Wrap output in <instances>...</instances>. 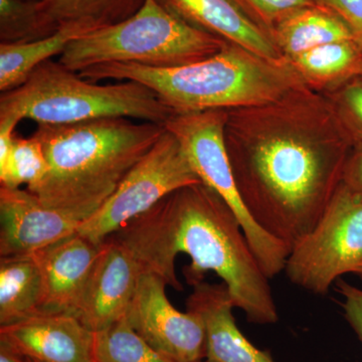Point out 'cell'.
<instances>
[{"instance_id":"1","label":"cell","mask_w":362,"mask_h":362,"mask_svg":"<svg viewBox=\"0 0 362 362\" xmlns=\"http://www.w3.org/2000/svg\"><path fill=\"white\" fill-rule=\"evenodd\" d=\"M112 235L132 252L142 272L158 276L176 291L183 290L175 272L176 256L183 252L192 259L183 269L187 284L194 287L213 271L249 322H277L270 279L235 214L204 183L176 190Z\"/></svg>"},{"instance_id":"2","label":"cell","mask_w":362,"mask_h":362,"mask_svg":"<svg viewBox=\"0 0 362 362\" xmlns=\"http://www.w3.org/2000/svg\"><path fill=\"white\" fill-rule=\"evenodd\" d=\"M230 156L235 182L259 228L292 249L320 218L339 183L341 149L274 134Z\"/></svg>"},{"instance_id":"3","label":"cell","mask_w":362,"mask_h":362,"mask_svg":"<svg viewBox=\"0 0 362 362\" xmlns=\"http://www.w3.org/2000/svg\"><path fill=\"white\" fill-rule=\"evenodd\" d=\"M164 131L161 124L124 117L39 124L33 135L44 147L49 169L26 189L45 206L82 223L108 201Z\"/></svg>"},{"instance_id":"4","label":"cell","mask_w":362,"mask_h":362,"mask_svg":"<svg viewBox=\"0 0 362 362\" xmlns=\"http://www.w3.org/2000/svg\"><path fill=\"white\" fill-rule=\"evenodd\" d=\"M78 74L93 83H140L153 90L173 114L271 104L287 94L299 78L291 66L267 61L228 42L213 56L187 65L156 68L111 63Z\"/></svg>"},{"instance_id":"5","label":"cell","mask_w":362,"mask_h":362,"mask_svg":"<svg viewBox=\"0 0 362 362\" xmlns=\"http://www.w3.org/2000/svg\"><path fill=\"white\" fill-rule=\"evenodd\" d=\"M173 115L146 86L133 81L98 85L52 59L0 97V127L16 128L25 119L64 125L113 117L164 125Z\"/></svg>"},{"instance_id":"6","label":"cell","mask_w":362,"mask_h":362,"mask_svg":"<svg viewBox=\"0 0 362 362\" xmlns=\"http://www.w3.org/2000/svg\"><path fill=\"white\" fill-rule=\"evenodd\" d=\"M226 42L190 25L160 0H144L127 20L97 28L71 42L59 62L76 73L111 63L166 68L209 58Z\"/></svg>"},{"instance_id":"7","label":"cell","mask_w":362,"mask_h":362,"mask_svg":"<svg viewBox=\"0 0 362 362\" xmlns=\"http://www.w3.org/2000/svg\"><path fill=\"white\" fill-rule=\"evenodd\" d=\"M226 120L223 110L175 114L164 127L180 141L202 182L220 195L235 214L255 256L271 280L284 271L291 249L259 228L247 211L228 156Z\"/></svg>"},{"instance_id":"8","label":"cell","mask_w":362,"mask_h":362,"mask_svg":"<svg viewBox=\"0 0 362 362\" xmlns=\"http://www.w3.org/2000/svg\"><path fill=\"white\" fill-rule=\"evenodd\" d=\"M362 264V194L341 182L313 228L292 247L284 272L293 284L324 295Z\"/></svg>"},{"instance_id":"9","label":"cell","mask_w":362,"mask_h":362,"mask_svg":"<svg viewBox=\"0 0 362 362\" xmlns=\"http://www.w3.org/2000/svg\"><path fill=\"white\" fill-rule=\"evenodd\" d=\"M197 183L202 181L180 141L165 129L108 201L97 213L80 223L77 232L95 244H102L164 197Z\"/></svg>"},{"instance_id":"10","label":"cell","mask_w":362,"mask_h":362,"mask_svg":"<svg viewBox=\"0 0 362 362\" xmlns=\"http://www.w3.org/2000/svg\"><path fill=\"white\" fill-rule=\"evenodd\" d=\"M166 283L149 272L138 280L126 318L133 329L154 349L173 362L206 358L204 321L194 311H178L166 296Z\"/></svg>"},{"instance_id":"11","label":"cell","mask_w":362,"mask_h":362,"mask_svg":"<svg viewBox=\"0 0 362 362\" xmlns=\"http://www.w3.org/2000/svg\"><path fill=\"white\" fill-rule=\"evenodd\" d=\"M142 270L137 259L114 235L102 243L74 316L98 332L127 314Z\"/></svg>"},{"instance_id":"12","label":"cell","mask_w":362,"mask_h":362,"mask_svg":"<svg viewBox=\"0 0 362 362\" xmlns=\"http://www.w3.org/2000/svg\"><path fill=\"white\" fill-rule=\"evenodd\" d=\"M0 257L33 255L77 232L80 221L21 188L0 187Z\"/></svg>"},{"instance_id":"13","label":"cell","mask_w":362,"mask_h":362,"mask_svg":"<svg viewBox=\"0 0 362 362\" xmlns=\"http://www.w3.org/2000/svg\"><path fill=\"white\" fill-rule=\"evenodd\" d=\"M0 340L40 362H97L94 332L71 314L40 313L0 326Z\"/></svg>"},{"instance_id":"14","label":"cell","mask_w":362,"mask_h":362,"mask_svg":"<svg viewBox=\"0 0 362 362\" xmlns=\"http://www.w3.org/2000/svg\"><path fill=\"white\" fill-rule=\"evenodd\" d=\"M101 246L76 232L33 254L42 276V313L75 314Z\"/></svg>"},{"instance_id":"15","label":"cell","mask_w":362,"mask_h":362,"mask_svg":"<svg viewBox=\"0 0 362 362\" xmlns=\"http://www.w3.org/2000/svg\"><path fill=\"white\" fill-rule=\"evenodd\" d=\"M187 305L188 311L199 314L204 321L206 362H276L240 332L233 314L235 305L223 283L202 281L194 286Z\"/></svg>"},{"instance_id":"16","label":"cell","mask_w":362,"mask_h":362,"mask_svg":"<svg viewBox=\"0 0 362 362\" xmlns=\"http://www.w3.org/2000/svg\"><path fill=\"white\" fill-rule=\"evenodd\" d=\"M164 6L204 32L273 63L280 49L235 0H160Z\"/></svg>"},{"instance_id":"17","label":"cell","mask_w":362,"mask_h":362,"mask_svg":"<svg viewBox=\"0 0 362 362\" xmlns=\"http://www.w3.org/2000/svg\"><path fill=\"white\" fill-rule=\"evenodd\" d=\"M102 28L90 21H71L42 39L0 44V90L18 87L45 62L62 54L76 40Z\"/></svg>"},{"instance_id":"18","label":"cell","mask_w":362,"mask_h":362,"mask_svg":"<svg viewBox=\"0 0 362 362\" xmlns=\"http://www.w3.org/2000/svg\"><path fill=\"white\" fill-rule=\"evenodd\" d=\"M42 272L35 255L0 259V326L42 313Z\"/></svg>"},{"instance_id":"19","label":"cell","mask_w":362,"mask_h":362,"mask_svg":"<svg viewBox=\"0 0 362 362\" xmlns=\"http://www.w3.org/2000/svg\"><path fill=\"white\" fill-rule=\"evenodd\" d=\"M274 39L288 58L330 42L356 40L339 16L318 4L299 9L279 21Z\"/></svg>"},{"instance_id":"20","label":"cell","mask_w":362,"mask_h":362,"mask_svg":"<svg viewBox=\"0 0 362 362\" xmlns=\"http://www.w3.org/2000/svg\"><path fill=\"white\" fill-rule=\"evenodd\" d=\"M298 77L314 85H337L362 75V47L356 40H339L289 58Z\"/></svg>"},{"instance_id":"21","label":"cell","mask_w":362,"mask_h":362,"mask_svg":"<svg viewBox=\"0 0 362 362\" xmlns=\"http://www.w3.org/2000/svg\"><path fill=\"white\" fill-rule=\"evenodd\" d=\"M144 0H37L35 1L45 32L51 35L71 21H90L100 26L127 20Z\"/></svg>"},{"instance_id":"22","label":"cell","mask_w":362,"mask_h":362,"mask_svg":"<svg viewBox=\"0 0 362 362\" xmlns=\"http://www.w3.org/2000/svg\"><path fill=\"white\" fill-rule=\"evenodd\" d=\"M16 128H0V187H35L47 175L49 164L35 136L18 137Z\"/></svg>"},{"instance_id":"23","label":"cell","mask_w":362,"mask_h":362,"mask_svg":"<svg viewBox=\"0 0 362 362\" xmlns=\"http://www.w3.org/2000/svg\"><path fill=\"white\" fill-rule=\"evenodd\" d=\"M94 352L97 362H173L145 341L126 316L94 332Z\"/></svg>"},{"instance_id":"24","label":"cell","mask_w":362,"mask_h":362,"mask_svg":"<svg viewBox=\"0 0 362 362\" xmlns=\"http://www.w3.org/2000/svg\"><path fill=\"white\" fill-rule=\"evenodd\" d=\"M45 32L35 1L0 0V40L1 42H25L42 39Z\"/></svg>"},{"instance_id":"25","label":"cell","mask_w":362,"mask_h":362,"mask_svg":"<svg viewBox=\"0 0 362 362\" xmlns=\"http://www.w3.org/2000/svg\"><path fill=\"white\" fill-rule=\"evenodd\" d=\"M340 115L356 143H362V76L345 83L339 95Z\"/></svg>"},{"instance_id":"26","label":"cell","mask_w":362,"mask_h":362,"mask_svg":"<svg viewBox=\"0 0 362 362\" xmlns=\"http://www.w3.org/2000/svg\"><path fill=\"white\" fill-rule=\"evenodd\" d=\"M266 23L277 25L286 16L305 8L316 6L315 0H244Z\"/></svg>"},{"instance_id":"27","label":"cell","mask_w":362,"mask_h":362,"mask_svg":"<svg viewBox=\"0 0 362 362\" xmlns=\"http://www.w3.org/2000/svg\"><path fill=\"white\" fill-rule=\"evenodd\" d=\"M339 16L362 47V0H315Z\"/></svg>"},{"instance_id":"28","label":"cell","mask_w":362,"mask_h":362,"mask_svg":"<svg viewBox=\"0 0 362 362\" xmlns=\"http://www.w3.org/2000/svg\"><path fill=\"white\" fill-rule=\"evenodd\" d=\"M337 290L344 298L341 306L345 319L362 343V290L343 280H338Z\"/></svg>"},{"instance_id":"29","label":"cell","mask_w":362,"mask_h":362,"mask_svg":"<svg viewBox=\"0 0 362 362\" xmlns=\"http://www.w3.org/2000/svg\"><path fill=\"white\" fill-rule=\"evenodd\" d=\"M341 181L362 194V143H356L351 156L345 160Z\"/></svg>"},{"instance_id":"30","label":"cell","mask_w":362,"mask_h":362,"mask_svg":"<svg viewBox=\"0 0 362 362\" xmlns=\"http://www.w3.org/2000/svg\"><path fill=\"white\" fill-rule=\"evenodd\" d=\"M0 362H25V357L0 340Z\"/></svg>"},{"instance_id":"31","label":"cell","mask_w":362,"mask_h":362,"mask_svg":"<svg viewBox=\"0 0 362 362\" xmlns=\"http://www.w3.org/2000/svg\"><path fill=\"white\" fill-rule=\"evenodd\" d=\"M354 275L358 276L359 278L362 280V264L361 266L359 267L358 269H357V271L356 272V274Z\"/></svg>"},{"instance_id":"32","label":"cell","mask_w":362,"mask_h":362,"mask_svg":"<svg viewBox=\"0 0 362 362\" xmlns=\"http://www.w3.org/2000/svg\"><path fill=\"white\" fill-rule=\"evenodd\" d=\"M25 362H40V361H35V359L30 358V357H25Z\"/></svg>"},{"instance_id":"33","label":"cell","mask_w":362,"mask_h":362,"mask_svg":"<svg viewBox=\"0 0 362 362\" xmlns=\"http://www.w3.org/2000/svg\"><path fill=\"white\" fill-rule=\"evenodd\" d=\"M201 362H202V361H201Z\"/></svg>"},{"instance_id":"34","label":"cell","mask_w":362,"mask_h":362,"mask_svg":"<svg viewBox=\"0 0 362 362\" xmlns=\"http://www.w3.org/2000/svg\"><path fill=\"white\" fill-rule=\"evenodd\" d=\"M362 76V75H361Z\"/></svg>"}]
</instances>
